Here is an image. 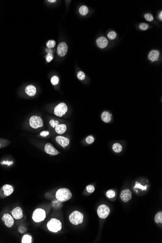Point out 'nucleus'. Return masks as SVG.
Masks as SVG:
<instances>
[{
    "label": "nucleus",
    "mask_w": 162,
    "mask_h": 243,
    "mask_svg": "<svg viewBox=\"0 0 162 243\" xmlns=\"http://www.w3.org/2000/svg\"><path fill=\"white\" fill-rule=\"evenodd\" d=\"M72 193L67 188H61L56 193V198L58 201L66 202L72 198Z\"/></svg>",
    "instance_id": "nucleus-1"
},
{
    "label": "nucleus",
    "mask_w": 162,
    "mask_h": 243,
    "mask_svg": "<svg viewBox=\"0 0 162 243\" xmlns=\"http://www.w3.org/2000/svg\"><path fill=\"white\" fill-rule=\"evenodd\" d=\"M56 42L53 40H50L47 43V46L49 48H53L55 47Z\"/></svg>",
    "instance_id": "nucleus-28"
},
{
    "label": "nucleus",
    "mask_w": 162,
    "mask_h": 243,
    "mask_svg": "<svg viewBox=\"0 0 162 243\" xmlns=\"http://www.w3.org/2000/svg\"><path fill=\"white\" fill-rule=\"evenodd\" d=\"M67 111V107L64 102L58 104L54 109V114L58 117H62L66 114Z\"/></svg>",
    "instance_id": "nucleus-5"
},
{
    "label": "nucleus",
    "mask_w": 162,
    "mask_h": 243,
    "mask_svg": "<svg viewBox=\"0 0 162 243\" xmlns=\"http://www.w3.org/2000/svg\"><path fill=\"white\" fill-rule=\"evenodd\" d=\"M29 123L30 126L34 129L39 128L43 126V122L42 119L40 116H34L30 118Z\"/></svg>",
    "instance_id": "nucleus-6"
},
{
    "label": "nucleus",
    "mask_w": 162,
    "mask_h": 243,
    "mask_svg": "<svg viewBox=\"0 0 162 243\" xmlns=\"http://www.w3.org/2000/svg\"><path fill=\"white\" fill-rule=\"evenodd\" d=\"M159 18H160V19H161V20H162V11H161V12H160V15H159Z\"/></svg>",
    "instance_id": "nucleus-36"
},
{
    "label": "nucleus",
    "mask_w": 162,
    "mask_h": 243,
    "mask_svg": "<svg viewBox=\"0 0 162 243\" xmlns=\"http://www.w3.org/2000/svg\"><path fill=\"white\" fill-rule=\"evenodd\" d=\"M32 237L29 234H25L22 239V243H31Z\"/></svg>",
    "instance_id": "nucleus-21"
},
{
    "label": "nucleus",
    "mask_w": 162,
    "mask_h": 243,
    "mask_svg": "<svg viewBox=\"0 0 162 243\" xmlns=\"http://www.w3.org/2000/svg\"><path fill=\"white\" fill-rule=\"evenodd\" d=\"M94 140H95V139L92 135H89L88 137L86 138L85 141L88 144H91L94 142Z\"/></svg>",
    "instance_id": "nucleus-26"
},
{
    "label": "nucleus",
    "mask_w": 162,
    "mask_h": 243,
    "mask_svg": "<svg viewBox=\"0 0 162 243\" xmlns=\"http://www.w3.org/2000/svg\"><path fill=\"white\" fill-rule=\"evenodd\" d=\"M115 195V192L114 191L112 190H108L107 192V193H106V196L108 198H110V199H112V198H114Z\"/></svg>",
    "instance_id": "nucleus-25"
},
{
    "label": "nucleus",
    "mask_w": 162,
    "mask_h": 243,
    "mask_svg": "<svg viewBox=\"0 0 162 243\" xmlns=\"http://www.w3.org/2000/svg\"><path fill=\"white\" fill-rule=\"evenodd\" d=\"M51 83L53 85H56L58 84L59 81V78L57 76H53L51 78Z\"/></svg>",
    "instance_id": "nucleus-24"
},
{
    "label": "nucleus",
    "mask_w": 162,
    "mask_h": 243,
    "mask_svg": "<svg viewBox=\"0 0 162 243\" xmlns=\"http://www.w3.org/2000/svg\"><path fill=\"white\" fill-rule=\"evenodd\" d=\"M48 1L50 2H55L56 1L55 0H48Z\"/></svg>",
    "instance_id": "nucleus-37"
},
{
    "label": "nucleus",
    "mask_w": 162,
    "mask_h": 243,
    "mask_svg": "<svg viewBox=\"0 0 162 243\" xmlns=\"http://www.w3.org/2000/svg\"><path fill=\"white\" fill-rule=\"evenodd\" d=\"M139 28L143 31L148 30L149 28V25L145 23H141L139 25Z\"/></svg>",
    "instance_id": "nucleus-30"
},
{
    "label": "nucleus",
    "mask_w": 162,
    "mask_h": 243,
    "mask_svg": "<svg viewBox=\"0 0 162 243\" xmlns=\"http://www.w3.org/2000/svg\"><path fill=\"white\" fill-rule=\"evenodd\" d=\"M159 55H160V52H159L158 50H151V52L149 53L148 58L150 61L154 62L158 60Z\"/></svg>",
    "instance_id": "nucleus-14"
},
{
    "label": "nucleus",
    "mask_w": 162,
    "mask_h": 243,
    "mask_svg": "<svg viewBox=\"0 0 162 243\" xmlns=\"http://www.w3.org/2000/svg\"><path fill=\"white\" fill-rule=\"evenodd\" d=\"M154 221L156 223H162V212H159L156 213L154 218Z\"/></svg>",
    "instance_id": "nucleus-22"
},
{
    "label": "nucleus",
    "mask_w": 162,
    "mask_h": 243,
    "mask_svg": "<svg viewBox=\"0 0 162 243\" xmlns=\"http://www.w3.org/2000/svg\"><path fill=\"white\" fill-rule=\"evenodd\" d=\"M2 220L5 222V224L7 227H11L14 223L13 217L8 213H5L2 217Z\"/></svg>",
    "instance_id": "nucleus-11"
},
{
    "label": "nucleus",
    "mask_w": 162,
    "mask_h": 243,
    "mask_svg": "<svg viewBox=\"0 0 162 243\" xmlns=\"http://www.w3.org/2000/svg\"><path fill=\"white\" fill-rule=\"evenodd\" d=\"M0 147H1V144H0Z\"/></svg>",
    "instance_id": "nucleus-38"
},
{
    "label": "nucleus",
    "mask_w": 162,
    "mask_h": 243,
    "mask_svg": "<svg viewBox=\"0 0 162 243\" xmlns=\"http://www.w3.org/2000/svg\"><path fill=\"white\" fill-rule=\"evenodd\" d=\"M67 46L65 42H61L58 45L57 53L58 56L63 57L67 54Z\"/></svg>",
    "instance_id": "nucleus-8"
},
{
    "label": "nucleus",
    "mask_w": 162,
    "mask_h": 243,
    "mask_svg": "<svg viewBox=\"0 0 162 243\" xmlns=\"http://www.w3.org/2000/svg\"><path fill=\"white\" fill-rule=\"evenodd\" d=\"M86 189H87V191L88 193H93L95 191V188L92 185H88V186H87Z\"/></svg>",
    "instance_id": "nucleus-33"
},
{
    "label": "nucleus",
    "mask_w": 162,
    "mask_h": 243,
    "mask_svg": "<svg viewBox=\"0 0 162 243\" xmlns=\"http://www.w3.org/2000/svg\"><path fill=\"white\" fill-rule=\"evenodd\" d=\"M79 12L81 15H82L83 16H85L86 15L88 14V9L87 6L83 5V6H81L80 8Z\"/></svg>",
    "instance_id": "nucleus-23"
},
{
    "label": "nucleus",
    "mask_w": 162,
    "mask_h": 243,
    "mask_svg": "<svg viewBox=\"0 0 162 243\" xmlns=\"http://www.w3.org/2000/svg\"><path fill=\"white\" fill-rule=\"evenodd\" d=\"M45 151L48 154L52 155H57L59 153V151L55 149L52 144L50 143H47L45 146Z\"/></svg>",
    "instance_id": "nucleus-10"
},
{
    "label": "nucleus",
    "mask_w": 162,
    "mask_h": 243,
    "mask_svg": "<svg viewBox=\"0 0 162 243\" xmlns=\"http://www.w3.org/2000/svg\"><path fill=\"white\" fill-rule=\"evenodd\" d=\"M77 77L78 79H79L80 80H84L85 78V74L84 72H83L82 71H79L77 73Z\"/></svg>",
    "instance_id": "nucleus-27"
},
{
    "label": "nucleus",
    "mask_w": 162,
    "mask_h": 243,
    "mask_svg": "<svg viewBox=\"0 0 162 243\" xmlns=\"http://www.w3.org/2000/svg\"><path fill=\"white\" fill-rule=\"evenodd\" d=\"M120 199L124 203H127L131 200L132 197V192L129 189L122 191L120 195Z\"/></svg>",
    "instance_id": "nucleus-9"
},
{
    "label": "nucleus",
    "mask_w": 162,
    "mask_h": 243,
    "mask_svg": "<svg viewBox=\"0 0 162 243\" xmlns=\"http://www.w3.org/2000/svg\"><path fill=\"white\" fill-rule=\"evenodd\" d=\"M40 136H41V137H47L48 135H49V132L46 131H43V132L40 133Z\"/></svg>",
    "instance_id": "nucleus-35"
},
{
    "label": "nucleus",
    "mask_w": 162,
    "mask_h": 243,
    "mask_svg": "<svg viewBox=\"0 0 162 243\" xmlns=\"http://www.w3.org/2000/svg\"><path fill=\"white\" fill-rule=\"evenodd\" d=\"M25 92L28 96H35L36 92V88L32 85H28L25 89Z\"/></svg>",
    "instance_id": "nucleus-18"
},
{
    "label": "nucleus",
    "mask_w": 162,
    "mask_h": 243,
    "mask_svg": "<svg viewBox=\"0 0 162 243\" xmlns=\"http://www.w3.org/2000/svg\"><path fill=\"white\" fill-rule=\"evenodd\" d=\"M96 42L98 47L102 49L105 48L108 45V40L105 37L103 36L98 38Z\"/></svg>",
    "instance_id": "nucleus-15"
},
{
    "label": "nucleus",
    "mask_w": 162,
    "mask_h": 243,
    "mask_svg": "<svg viewBox=\"0 0 162 243\" xmlns=\"http://www.w3.org/2000/svg\"><path fill=\"white\" fill-rule=\"evenodd\" d=\"M107 36H108V38H109L110 40H114L116 36V33L114 31L110 32L108 33Z\"/></svg>",
    "instance_id": "nucleus-29"
},
{
    "label": "nucleus",
    "mask_w": 162,
    "mask_h": 243,
    "mask_svg": "<svg viewBox=\"0 0 162 243\" xmlns=\"http://www.w3.org/2000/svg\"><path fill=\"white\" fill-rule=\"evenodd\" d=\"M49 123L50 126L53 128H54L57 125L59 124V121L57 120H50Z\"/></svg>",
    "instance_id": "nucleus-31"
},
{
    "label": "nucleus",
    "mask_w": 162,
    "mask_h": 243,
    "mask_svg": "<svg viewBox=\"0 0 162 243\" xmlns=\"http://www.w3.org/2000/svg\"><path fill=\"white\" fill-rule=\"evenodd\" d=\"M112 149H113V151L116 153H119L122 151V146L119 143H115L113 145Z\"/></svg>",
    "instance_id": "nucleus-20"
},
{
    "label": "nucleus",
    "mask_w": 162,
    "mask_h": 243,
    "mask_svg": "<svg viewBox=\"0 0 162 243\" xmlns=\"http://www.w3.org/2000/svg\"><path fill=\"white\" fill-rule=\"evenodd\" d=\"M11 213L13 217L15 219H21L23 217V211L21 207H16L11 211Z\"/></svg>",
    "instance_id": "nucleus-12"
},
{
    "label": "nucleus",
    "mask_w": 162,
    "mask_h": 243,
    "mask_svg": "<svg viewBox=\"0 0 162 243\" xmlns=\"http://www.w3.org/2000/svg\"><path fill=\"white\" fill-rule=\"evenodd\" d=\"M67 127L66 125L65 124H60L57 125L55 127V132L57 133L58 134H62L65 132H66Z\"/></svg>",
    "instance_id": "nucleus-17"
},
{
    "label": "nucleus",
    "mask_w": 162,
    "mask_h": 243,
    "mask_svg": "<svg viewBox=\"0 0 162 243\" xmlns=\"http://www.w3.org/2000/svg\"><path fill=\"white\" fill-rule=\"evenodd\" d=\"M53 58V55L52 54V53H49L47 55H46V61L48 62H50V61H52Z\"/></svg>",
    "instance_id": "nucleus-34"
},
{
    "label": "nucleus",
    "mask_w": 162,
    "mask_h": 243,
    "mask_svg": "<svg viewBox=\"0 0 162 243\" xmlns=\"http://www.w3.org/2000/svg\"><path fill=\"white\" fill-rule=\"evenodd\" d=\"M45 217H46V212L42 209H36L35 210L33 213V220L36 223H39L44 220Z\"/></svg>",
    "instance_id": "nucleus-4"
},
{
    "label": "nucleus",
    "mask_w": 162,
    "mask_h": 243,
    "mask_svg": "<svg viewBox=\"0 0 162 243\" xmlns=\"http://www.w3.org/2000/svg\"><path fill=\"white\" fill-rule=\"evenodd\" d=\"M84 215L79 211H75L69 216V220L71 224L78 225L83 223Z\"/></svg>",
    "instance_id": "nucleus-3"
},
{
    "label": "nucleus",
    "mask_w": 162,
    "mask_h": 243,
    "mask_svg": "<svg viewBox=\"0 0 162 243\" xmlns=\"http://www.w3.org/2000/svg\"><path fill=\"white\" fill-rule=\"evenodd\" d=\"M55 140L61 146L64 148L67 146L70 143V139L62 136H57L55 138Z\"/></svg>",
    "instance_id": "nucleus-13"
},
{
    "label": "nucleus",
    "mask_w": 162,
    "mask_h": 243,
    "mask_svg": "<svg viewBox=\"0 0 162 243\" xmlns=\"http://www.w3.org/2000/svg\"><path fill=\"white\" fill-rule=\"evenodd\" d=\"M110 213V210L108 206L105 204L100 205L97 210L98 215L99 217L102 219L106 218Z\"/></svg>",
    "instance_id": "nucleus-7"
},
{
    "label": "nucleus",
    "mask_w": 162,
    "mask_h": 243,
    "mask_svg": "<svg viewBox=\"0 0 162 243\" xmlns=\"http://www.w3.org/2000/svg\"><path fill=\"white\" fill-rule=\"evenodd\" d=\"M144 17H145V19H146L147 21H149V22H151V21H153V15H152L151 14H146Z\"/></svg>",
    "instance_id": "nucleus-32"
},
{
    "label": "nucleus",
    "mask_w": 162,
    "mask_h": 243,
    "mask_svg": "<svg viewBox=\"0 0 162 243\" xmlns=\"http://www.w3.org/2000/svg\"><path fill=\"white\" fill-rule=\"evenodd\" d=\"M2 190L4 191V195L5 196H9L13 193V187L9 185H4L2 186Z\"/></svg>",
    "instance_id": "nucleus-16"
},
{
    "label": "nucleus",
    "mask_w": 162,
    "mask_h": 243,
    "mask_svg": "<svg viewBox=\"0 0 162 243\" xmlns=\"http://www.w3.org/2000/svg\"><path fill=\"white\" fill-rule=\"evenodd\" d=\"M102 120L105 123H109L111 120L112 115L108 111H104L101 116Z\"/></svg>",
    "instance_id": "nucleus-19"
},
{
    "label": "nucleus",
    "mask_w": 162,
    "mask_h": 243,
    "mask_svg": "<svg viewBox=\"0 0 162 243\" xmlns=\"http://www.w3.org/2000/svg\"><path fill=\"white\" fill-rule=\"evenodd\" d=\"M48 230L53 232H57L62 229V223L59 220L52 218L48 222L47 225Z\"/></svg>",
    "instance_id": "nucleus-2"
}]
</instances>
